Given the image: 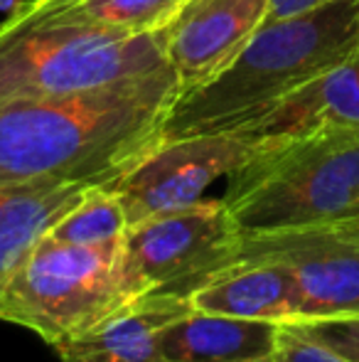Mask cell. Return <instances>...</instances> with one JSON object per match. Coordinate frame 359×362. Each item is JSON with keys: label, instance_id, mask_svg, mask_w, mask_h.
I'll return each mask as SVG.
<instances>
[{"label": "cell", "instance_id": "6da1fadb", "mask_svg": "<svg viewBox=\"0 0 359 362\" xmlns=\"http://www.w3.org/2000/svg\"><path fill=\"white\" fill-rule=\"evenodd\" d=\"M173 69L44 99H0V187L109 185L163 141Z\"/></svg>", "mask_w": 359, "mask_h": 362}, {"label": "cell", "instance_id": "7a4b0ae2", "mask_svg": "<svg viewBox=\"0 0 359 362\" xmlns=\"http://www.w3.org/2000/svg\"><path fill=\"white\" fill-rule=\"evenodd\" d=\"M359 54V0H335L266 20L241 52L197 89L175 99L165 139L241 134L273 106Z\"/></svg>", "mask_w": 359, "mask_h": 362}, {"label": "cell", "instance_id": "3957f363", "mask_svg": "<svg viewBox=\"0 0 359 362\" xmlns=\"http://www.w3.org/2000/svg\"><path fill=\"white\" fill-rule=\"evenodd\" d=\"M221 200L246 234L359 224V129L264 139Z\"/></svg>", "mask_w": 359, "mask_h": 362}, {"label": "cell", "instance_id": "277c9868", "mask_svg": "<svg viewBox=\"0 0 359 362\" xmlns=\"http://www.w3.org/2000/svg\"><path fill=\"white\" fill-rule=\"evenodd\" d=\"M165 30L118 35L82 25L0 23V99L69 96L168 72Z\"/></svg>", "mask_w": 359, "mask_h": 362}, {"label": "cell", "instance_id": "5b68a950", "mask_svg": "<svg viewBox=\"0 0 359 362\" xmlns=\"http://www.w3.org/2000/svg\"><path fill=\"white\" fill-rule=\"evenodd\" d=\"M121 242L82 247L44 234L0 288V320L52 348L109 320L133 303L121 279Z\"/></svg>", "mask_w": 359, "mask_h": 362}, {"label": "cell", "instance_id": "8992f818", "mask_svg": "<svg viewBox=\"0 0 359 362\" xmlns=\"http://www.w3.org/2000/svg\"><path fill=\"white\" fill-rule=\"evenodd\" d=\"M241 229L226 202L202 197L182 210L128 224L121 242V279L130 300L185 296L234 267Z\"/></svg>", "mask_w": 359, "mask_h": 362}, {"label": "cell", "instance_id": "52a82bcc", "mask_svg": "<svg viewBox=\"0 0 359 362\" xmlns=\"http://www.w3.org/2000/svg\"><path fill=\"white\" fill-rule=\"evenodd\" d=\"M261 146L264 139L249 134L165 139L104 187L121 200L128 224H135L200 202L217 180L239 170Z\"/></svg>", "mask_w": 359, "mask_h": 362}, {"label": "cell", "instance_id": "ba28073f", "mask_svg": "<svg viewBox=\"0 0 359 362\" xmlns=\"http://www.w3.org/2000/svg\"><path fill=\"white\" fill-rule=\"evenodd\" d=\"M286 267L300 291V318L359 313V224L241 232L239 259ZM296 320V323H298Z\"/></svg>", "mask_w": 359, "mask_h": 362}, {"label": "cell", "instance_id": "9c48e42d", "mask_svg": "<svg viewBox=\"0 0 359 362\" xmlns=\"http://www.w3.org/2000/svg\"><path fill=\"white\" fill-rule=\"evenodd\" d=\"M269 18V0H190L165 30L178 96L219 74Z\"/></svg>", "mask_w": 359, "mask_h": 362}, {"label": "cell", "instance_id": "30bf717a", "mask_svg": "<svg viewBox=\"0 0 359 362\" xmlns=\"http://www.w3.org/2000/svg\"><path fill=\"white\" fill-rule=\"evenodd\" d=\"M192 310L185 296H148L54 350L62 362H165L160 330Z\"/></svg>", "mask_w": 359, "mask_h": 362}, {"label": "cell", "instance_id": "8fae6325", "mask_svg": "<svg viewBox=\"0 0 359 362\" xmlns=\"http://www.w3.org/2000/svg\"><path fill=\"white\" fill-rule=\"evenodd\" d=\"M195 310L286 325L300 318V291L286 267L266 259L236 262L190 296Z\"/></svg>", "mask_w": 359, "mask_h": 362}, {"label": "cell", "instance_id": "7c38bea8", "mask_svg": "<svg viewBox=\"0 0 359 362\" xmlns=\"http://www.w3.org/2000/svg\"><path fill=\"white\" fill-rule=\"evenodd\" d=\"M278 328L271 320L192 310L165 325L158 343L165 362H249L271 358Z\"/></svg>", "mask_w": 359, "mask_h": 362}, {"label": "cell", "instance_id": "4fadbf2b", "mask_svg": "<svg viewBox=\"0 0 359 362\" xmlns=\"http://www.w3.org/2000/svg\"><path fill=\"white\" fill-rule=\"evenodd\" d=\"M330 126L359 129V54L283 99L241 134L291 139Z\"/></svg>", "mask_w": 359, "mask_h": 362}, {"label": "cell", "instance_id": "5bb4252c", "mask_svg": "<svg viewBox=\"0 0 359 362\" xmlns=\"http://www.w3.org/2000/svg\"><path fill=\"white\" fill-rule=\"evenodd\" d=\"M91 187L82 182L0 187V288Z\"/></svg>", "mask_w": 359, "mask_h": 362}, {"label": "cell", "instance_id": "9a60e30c", "mask_svg": "<svg viewBox=\"0 0 359 362\" xmlns=\"http://www.w3.org/2000/svg\"><path fill=\"white\" fill-rule=\"evenodd\" d=\"M190 0H72L52 8L20 5L5 18L8 28L82 25L118 35H148L170 28Z\"/></svg>", "mask_w": 359, "mask_h": 362}, {"label": "cell", "instance_id": "2e32d148", "mask_svg": "<svg viewBox=\"0 0 359 362\" xmlns=\"http://www.w3.org/2000/svg\"><path fill=\"white\" fill-rule=\"evenodd\" d=\"M128 229V217L121 200L104 185H94L87 195L72 207L47 237L67 244L99 247V244L121 242Z\"/></svg>", "mask_w": 359, "mask_h": 362}, {"label": "cell", "instance_id": "e0dca14e", "mask_svg": "<svg viewBox=\"0 0 359 362\" xmlns=\"http://www.w3.org/2000/svg\"><path fill=\"white\" fill-rule=\"evenodd\" d=\"M286 325H293L298 333H303L305 338L330 348L340 358L359 362V313L327 315V318L298 320V323H286Z\"/></svg>", "mask_w": 359, "mask_h": 362}, {"label": "cell", "instance_id": "ac0fdd59", "mask_svg": "<svg viewBox=\"0 0 359 362\" xmlns=\"http://www.w3.org/2000/svg\"><path fill=\"white\" fill-rule=\"evenodd\" d=\"M273 362H350L332 353L330 348L315 343L298 333L293 325H281L276 335V348H273Z\"/></svg>", "mask_w": 359, "mask_h": 362}, {"label": "cell", "instance_id": "d6986e66", "mask_svg": "<svg viewBox=\"0 0 359 362\" xmlns=\"http://www.w3.org/2000/svg\"><path fill=\"white\" fill-rule=\"evenodd\" d=\"M327 3H335V0H269V18L266 20L291 18V15H300L308 13V10L322 8Z\"/></svg>", "mask_w": 359, "mask_h": 362}, {"label": "cell", "instance_id": "ffe728a7", "mask_svg": "<svg viewBox=\"0 0 359 362\" xmlns=\"http://www.w3.org/2000/svg\"><path fill=\"white\" fill-rule=\"evenodd\" d=\"M28 0H0V13L5 15H13L15 10L20 8V5H25Z\"/></svg>", "mask_w": 359, "mask_h": 362}, {"label": "cell", "instance_id": "44dd1931", "mask_svg": "<svg viewBox=\"0 0 359 362\" xmlns=\"http://www.w3.org/2000/svg\"><path fill=\"white\" fill-rule=\"evenodd\" d=\"M62 3H72V0H28V5H32V8H52V5Z\"/></svg>", "mask_w": 359, "mask_h": 362}, {"label": "cell", "instance_id": "7402d4cb", "mask_svg": "<svg viewBox=\"0 0 359 362\" xmlns=\"http://www.w3.org/2000/svg\"><path fill=\"white\" fill-rule=\"evenodd\" d=\"M249 362H273V358H261V360H249Z\"/></svg>", "mask_w": 359, "mask_h": 362}]
</instances>
